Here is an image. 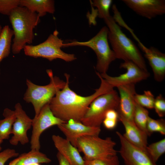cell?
<instances>
[{"label":"cell","instance_id":"obj_1","mask_svg":"<svg viewBox=\"0 0 165 165\" xmlns=\"http://www.w3.org/2000/svg\"><path fill=\"white\" fill-rule=\"evenodd\" d=\"M96 73L101 80L100 86L94 94L86 97L78 94L69 88L70 75L64 74L66 79L65 86L57 92L49 103L50 109L56 117L66 122L71 119L81 122L94 99L114 90V87L102 78L99 73L96 71Z\"/></svg>","mask_w":165,"mask_h":165},{"label":"cell","instance_id":"obj_2","mask_svg":"<svg viewBox=\"0 0 165 165\" xmlns=\"http://www.w3.org/2000/svg\"><path fill=\"white\" fill-rule=\"evenodd\" d=\"M9 16L14 35L11 50L13 53L18 54L27 43H32L33 29L40 23V17L36 13L20 6L14 8Z\"/></svg>","mask_w":165,"mask_h":165},{"label":"cell","instance_id":"obj_3","mask_svg":"<svg viewBox=\"0 0 165 165\" xmlns=\"http://www.w3.org/2000/svg\"><path fill=\"white\" fill-rule=\"evenodd\" d=\"M108 29V39L116 59L131 61L148 71L145 61L135 43L123 32L111 15L103 19Z\"/></svg>","mask_w":165,"mask_h":165},{"label":"cell","instance_id":"obj_4","mask_svg":"<svg viewBox=\"0 0 165 165\" xmlns=\"http://www.w3.org/2000/svg\"><path fill=\"white\" fill-rule=\"evenodd\" d=\"M50 78V83L45 86L35 84L27 79L26 81L27 89L25 93L24 99L28 103H31L33 106L35 117L39 114L42 108L49 103L57 92L63 89L66 82L56 76H54L51 69L46 70Z\"/></svg>","mask_w":165,"mask_h":165},{"label":"cell","instance_id":"obj_5","mask_svg":"<svg viewBox=\"0 0 165 165\" xmlns=\"http://www.w3.org/2000/svg\"><path fill=\"white\" fill-rule=\"evenodd\" d=\"M108 33V28L104 26L90 40L85 42L74 41L64 43L63 47L80 46L90 48L94 52L97 57L96 71L100 74L107 73L111 63L116 59L115 53L109 46Z\"/></svg>","mask_w":165,"mask_h":165},{"label":"cell","instance_id":"obj_6","mask_svg":"<svg viewBox=\"0 0 165 165\" xmlns=\"http://www.w3.org/2000/svg\"><path fill=\"white\" fill-rule=\"evenodd\" d=\"M58 34L56 30L44 42L35 46L26 45L23 49L25 55L35 58H46L50 61L57 58L68 62L76 60L75 55L62 50L63 41L59 38Z\"/></svg>","mask_w":165,"mask_h":165},{"label":"cell","instance_id":"obj_7","mask_svg":"<svg viewBox=\"0 0 165 165\" xmlns=\"http://www.w3.org/2000/svg\"><path fill=\"white\" fill-rule=\"evenodd\" d=\"M116 144L110 137L102 139L98 136H86L77 141L76 148L83 153L85 160H91L116 155Z\"/></svg>","mask_w":165,"mask_h":165},{"label":"cell","instance_id":"obj_8","mask_svg":"<svg viewBox=\"0 0 165 165\" xmlns=\"http://www.w3.org/2000/svg\"><path fill=\"white\" fill-rule=\"evenodd\" d=\"M119 101V95L114 90L99 96L91 103L81 122L88 126L100 127L107 112L116 110Z\"/></svg>","mask_w":165,"mask_h":165},{"label":"cell","instance_id":"obj_9","mask_svg":"<svg viewBox=\"0 0 165 165\" xmlns=\"http://www.w3.org/2000/svg\"><path fill=\"white\" fill-rule=\"evenodd\" d=\"M65 122L53 115L49 103L45 105L38 115L32 119V130L30 141L31 149L39 150L40 137L45 130L53 126H57Z\"/></svg>","mask_w":165,"mask_h":165},{"label":"cell","instance_id":"obj_10","mask_svg":"<svg viewBox=\"0 0 165 165\" xmlns=\"http://www.w3.org/2000/svg\"><path fill=\"white\" fill-rule=\"evenodd\" d=\"M120 68L126 72L117 76H111L107 73L100 74L101 76L114 87L129 84H134L147 79L150 74L148 71L141 68L133 62L127 61L121 63Z\"/></svg>","mask_w":165,"mask_h":165},{"label":"cell","instance_id":"obj_11","mask_svg":"<svg viewBox=\"0 0 165 165\" xmlns=\"http://www.w3.org/2000/svg\"><path fill=\"white\" fill-rule=\"evenodd\" d=\"M116 134L121 145L119 152L125 165H157L147 152L131 144L119 132Z\"/></svg>","mask_w":165,"mask_h":165},{"label":"cell","instance_id":"obj_12","mask_svg":"<svg viewBox=\"0 0 165 165\" xmlns=\"http://www.w3.org/2000/svg\"><path fill=\"white\" fill-rule=\"evenodd\" d=\"M14 111L16 118L12 127L13 136L9 142L13 145H17L19 142L24 145L29 141L27 132L32 127V119L27 115L20 103L15 105Z\"/></svg>","mask_w":165,"mask_h":165},{"label":"cell","instance_id":"obj_13","mask_svg":"<svg viewBox=\"0 0 165 165\" xmlns=\"http://www.w3.org/2000/svg\"><path fill=\"white\" fill-rule=\"evenodd\" d=\"M57 126L65 135L66 139L76 148L79 138L86 136H99L101 131L100 127L88 126L72 119Z\"/></svg>","mask_w":165,"mask_h":165},{"label":"cell","instance_id":"obj_14","mask_svg":"<svg viewBox=\"0 0 165 165\" xmlns=\"http://www.w3.org/2000/svg\"><path fill=\"white\" fill-rule=\"evenodd\" d=\"M137 14L149 19L165 13L164 0H123Z\"/></svg>","mask_w":165,"mask_h":165},{"label":"cell","instance_id":"obj_15","mask_svg":"<svg viewBox=\"0 0 165 165\" xmlns=\"http://www.w3.org/2000/svg\"><path fill=\"white\" fill-rule=\"evenodd\" d=\"M135 85L129 84L116 87L119 94V104L116 111L119 116L133 123H134L133 115L135 103L134 97L136 93Z\"/></svg>","mask_w":165,"mask_h":165},{"label":"cell","instance_id":"obj_16","mask_svg":"<svg viewBox=\"0 0 165 165\" xmlns=\"http://www.w3.org/2000/svg\"><path fill=\"white\" fill-rule=\"evenodd\" d=\"M138 42L152 69L155 80L162 82L165 77V53L154 47H146L140 41Z\"/></svg>","mask_w":165,"mask_h":165},{"label":"cell","instance_id":"obj_17","mask_svg":"<svg viewBox=\"0 0 165 165\" xmlns=\"http://www.w3.org/2000/svg\"><path fill=\"white\" fill-rule=\"evenodd\" d=\"M52 139L58 151L71 165H85V161L82 157L77 148L66 138L53 135Z\"/></svg>","mask_w":165,"mask_h":165},{"label":"cell","instance_id":"obj_18","mask_svg":"<svg viewBox=\"0 0 165 165\" xmlns=\"http://www.w3.org/2000/svg\"><path fill=\"white\" fill-rule=\"evenodd\" d=\"M119 120L123 124L125 128V133L123 134L124 138L132 145L147 152V135L134 123L119 115Z\"/></svg>","mask_w":165,"mask_h":165},{"label":"cell","instance_id":"obj_19","mask_svg":"<svg viewBox=\"0 0 165 165\" xmlns=\"http://www.w3.org/2000/svg\"><path fill=\"white\" fill-rule=\"evenodd\" d=\"M20 6L36 13L39 17L47 13L53 14L55 12L54 1L53 0H20Z\"/></svg>","mask_w":165,"mask_h":165},{"label":"cell","instance_id":"obj_20","mask_svg":"<svg viewBox=\"0 0 165 165\" xmlns=\"http://www.w3.org/2000/svg\"><path fill=\"white\" fill-rule=\"evenodd\" d=\"M3 115L4 118L0 120V141L7 139L12 131L13 124L16 116L14 111L6 108L3 111Z\"/></svg>","mask_w":165,"mask_h":165},{"label":"cell","instance_id":"obj_21","mask_svg":"<svg viewBox=\"0 0 165 165\" xmlns=\"http://www.w3.org/2000/svg\"><path fill=\"white\" fill-rule=\"evenodd\" d=\"M19 160L15 165H29L35 163H49L51 160L39 150H32L19 156Z\"/></svg>","mask_w":165,"mask_h":165},{"label":"cell","instance_id":"obj_22","mask_svg":"<svg viewBox=\"0 0 165 165\" xmlns=\"http://www.w3.org/2000/svg\"><path fill=\"white\" fill-rule=\"evenodd\" d=\"M13 35V30L8 25H5L2 28L0 35V63L10 53L12 38Z\"/></svg>","mask_w":165,"mask_h":165},{"label":"cell","instance_id":"obj_23","mask_svg":"<svg viewBox=\"0 0 165 165\" xmlns=\"http://www.w3.org/2000/svg\"><path fill=\"white\" fill-rule=\"evenodd\" d=\"M149 117L148 111L135 101L133 115L134 122L138 128L148 136V135L147 129V124Z\"/></svg>","mask_w":165,"mask_h":165},{"label":"cell","instance_id":"obj_24","mask_svg":"<svg viewBox=\"0 0 165 165\" xmlns=\"http://www.w3.org/2000/svg\"><path fill=\"white\" fill-rule=\"evenodd\" d=\"M112 2V0L90 1L91 6L96 8L94 9L91 7V13L103 19L110 16L109 9Z\"/></svg>","mask_w":165,"mask_h":165},{"label":"cell","instance_id":"obj_25","mask_svg":"<svg viewBox=\"0 0 165 165\" xmlns=\"http://www.w3.org/2000/svg\"><path fill=\"white\" fill-rule=\"evenodd\" d=\"M146 151L152 159L156 163L165 152V139L163 138L148 145Z\"/></svg>","mask_w":165,"mask_h":165},{"label":"cell","instance_id":"obj_26","mask_svg":"<svg viewBox=\"0 0 165 165\" xmlns=\"http://www.w3.org/2000/svg\"><path fill=\"white\" fill-rule=\"evenodd\" d=\"M155 98L149 90H145L142 94L136 93L134 97L135 101L141 106L148 109L153 108Z\"/></svg>","mask_w":165,"mask_h":165},{"label":"cell","instance_id":"obj_27","mask_svg":"<svg viewBox=\"0 0 165 165\" xmlns=\"http://www.w3.org/2000/svg\"><path fill=\"white\" fill-rule=\"evenodd\" d=\"M148 136L153 132H158L162 135L165 134V121L163 119H158L149 117L147 124Z\"/></svg>","mask_w":165,"mask_h":165},{"label":"cell","instance_id":"obj_28","mask_svg":"<svg viewBox=\"0 0 165 165\" xmlns=\"http://www.w3.org/2000/svg\"><path fill=\"white\" fill-rule=\"evenodd\" d=\"M85 161V165H119L117 155L106 157Z\"/></svg>","mask_w":165,"mask_h":165},{"label":"cell","instance_id":"obj_29","mask_svg":"<svg viewBox=\"0 0 165 165\" xmlns=\"http://www.w3.org/2000/svg\"><path fill=\"white\" fill-rule=\"evenodd\" d=\"M20 0H0V13L9 16L12 11L20 6Z\"/></svg>","mask_w":165,"mask_h":165},{"label":"cell","instance_id":"obj_30","mask_svg":"<svg viewBox=\"0 0 165 165\" xmlns=\"http://www.w3.org/2000/svg\"><path fill=\"white\" fill-rule=\"evenodd\" d=\"M153 108L156 113L160 117L165 115V99L161 94H160L155 99Z\"/></svg>","mask_w":165,"mask_h":165},{"label":"cell","instance_id":"obj_31","mask_svg":"<svg viewBox=\"0 0 165 165\" xmlns=\"http://www.w3.org/2000/svg\"><path fill=\"white\" fill-rule=\"evenodd\" d=\"M18 155L19 153L15 150L9 148L0 152V165H4L9 159Z\"/></svg>","mask_w":165,"mask_h":165},{"label":"cell","instance_id":"obj_32","mask_svg":"<svg viewBox=\"0 0 165 165\" xmlns=\"http://www.w3.org/2000/svg\"><path fill=\"white\" fill-rule=\"evenodd\" d=\"M118 120L105 118L102 122L105 127L107 129L111 130L116 126Z\"/></svg>","mask_w":165,"mask_h":165},{"label":"cell","instance_id":"obj_33","mask_svg":"<svg viewBox=\"0 0 165 165\" xmlns=\"http://www.w3.org/2000/svg\"><path fill=\"white\" fill-rule=\"evenodd\" d=\"M57 157L59 165H71L65 158L59 152H58Z\"/></svg>","mask_w":165,"mask_h":165},{"label":"cell","instance_id":"obj_34","mask_svg":"<svg viewBox=\"0 0 165 165\" xmlns=\"http://www.w3.org/2000/svg\"><path fill=\"white\" fill-rule=\"evenodd\" d=\"M19 160V157L10 162L8 165H15L16 163Z\"/></svg>","mask_w":165,"mask_h":165},{"label":"cell","instance_id":"obj_35","mask_svg":"<svg viewBox=\"0 0 165 165\" xmlns=\"http://www.w3.org/2000/svg\"><path fill=\"white\" fill-rule=\"evenodd\" d=\"M2 28L1 25L0 24V35L2 32Z\"/></svg>","mask_w":165,"mask_h":165},{"label":"cell","instance_id":"obj_36","mask_svg":"<svg viewBox=\"0 0 165 165\" xmlns=\"http://www.w3.org/2000/svg\"><path fill=\"white\" fill-rule=\"evenodd\" d=\"M2 142H3V141H0V151L2 150V147H1V144H2Z\"/></svg>","mask_w":165,"mask_h":165},{"label":"cell","instance_id":"obj_37","mask_svg":"<svg viewBox=\"0 0 165 165\" xmlns=\"http://www.w3.org/2000/svg\"><path fill=\"white\" fill-rule=\"evenodd\" d=\"M29 165H40V164L38 163H35L30 164Z\"/></svg>","mask_w":165,"mask_h":165}]
</instances>
